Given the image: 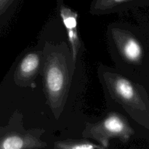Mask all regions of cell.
<instances>
[{"instance_id":"10","label":"cell","mask_w":149,"mask_h":149,"mask_svg":"<svg viewBox=\"0 0 149 149\" xmlns=\"http://www.w3.org/2000/svg\"><path fill=\"white\" fill-rule=\"evenodd\" d=\"M14 0H0V11L8 7Z\"/></svg>"},{"instance_id":"6","label":"cell","mask_w":149,"mask_h":149,"mask_svg":"<svg viewBox=\"0 0 149 149\" xmlns=\"http://www.w3.org/2000/svg\"><path fill=\"white\" fill-rule=\"evenodd\" d=\"M58 5L59 7L61 17L67 31L68 41L72 49L71 51H72L73 62L75 63L80 46H81L78 31H77L78 15L69 7L64 5L63 0L58 1Z\"/></svg>"},{"instance_id":"9","label":"cell","mask_w":149,"mask_h":149,"mask_svg":"<svg viewBox=\"0 0 149 149\" xmlns=\"http://www.w3.org/2000/svg\"><path fill=\"white\" fill-rule=\"evenodd\" d=\"M130 1L131 0H94L92 3L91 12L93 13H109Z\"/></svg>"},{"instance_id":"7","label":"cell","mask_w":149,"mask_h":149,"mask_svg":"<svg viewBox=\"0 0 149 149\" xmlns=\"http://www.w3.org/2000/svg\"><path fill=\"white\" fill-rule=\"evenodd\" d=\"M41 63L40 53L31 52L27 54L20 61L16 72L20 86H29L33 81L39 71Z\"/></svg>"},{"instance_id":"3","label":"cell","mask_w":149,"mask_h":149,"mask_svg":"<svg viewBox=\"0 0 149 149\" xmlns=\"http://www.w3.org/2000/svg\"><path fill=\"white\" fill-rule=\"evenodd\" d=\"M103 81L111 95L129 113L145 109V104L133 83L116 73L104 71Z\"/></svg>"},{"instance_id":"2","label":"cell","mask_w":149,"mask_h":149,"mask_svg":"<svg viewBox=\"0 0 149 149\" xmlns=\"http://www.w3.org/2000/svg\"><path fill=\"white\" fill-rule=\"evenodd\" d=\"M132 134L133 130L127 119L122 115L112 112L97 123L87 124L82 136L97 141L101 146L106 148L109 145V141L112 138H119L125 143Z\"/></svg>"},{"instance_id":"4","label":"cell","mask_w":149,"mask_h":149,"mask_svg":"<svg viewBox=\"0 0 149 149\" xmlns=\"http://www.w3.org/2000/svg\"><path fill=\"white\" fill-rule=\"evenodd\" d=\"M111 33L116 47L126 61L131 63L141 61L143 55L142 47L132 35L117 28L112 29Z\"/></svg>"},{"instance_id":"8","label":"cell","mask_w":149,"mask_h":149,"mask_svg":"<svg viewBox=\"0 0 149 149\" xmlns=\"http://www.w3.org/2000/svg\"><path fill=\"white\" fill-rule=\"evenodd\" d=\"M54 148L59 149H103L100 145H95L87 140H66L58 141L54 144Z\"/></svg>"},{"instance_id":"5","label":"cell","mask_w":149,"mask_h":149,"mask_svg":"<svg viewBox=\"0 0 149 149\" xmlns=\"http://www.w3.org/2000/svg\"><path fill=\"white\" fill-rule=\"evenodd\" d=\"M44 130H31L12 134L2 140L0 148L4 149H23L44 148L47 146L39 139Z\"/></svg>"},{"instance_id":"1","label":"cell","mask_w":149,"mask_h":149,"mask_svg":"<svg viewBox=\"0 0 149 149\" xmlns=\"http://www.w3.org/2000/svg\"><path fill=\"white\" fill-rule=\"evenodd\" d=\"M43 77L48 103L56 117L61 113L69 87L68 57L61 46H51L43 56Z\"/></svg>"}]
</instances>
